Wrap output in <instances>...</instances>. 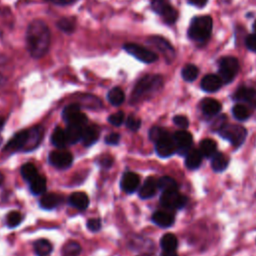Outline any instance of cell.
Wrapping results in <instances>:
<instances>
[{"label": "cell", "instance_id": "obj_31", "mask_svg": "<svg viewBox=\"0 0 256 256\" xmlns=\"http://www.w3.org/2000/svg\"><path fill=\"white\" fill-rule=\"evenodd\" d=\"M29 186L30 191L34 195H42L46 190V179L43 176L38 175L36 178L29 182Z\"/></svg>", "mask_w": 256, "mask_h": 256}, {"label": "cell", "instance_id": "obj_26", "mask_svg": "<svg viewBox=\"0 0 256 256\" xmlns=\"http://www.w3.org/2000/svg\"><path fill=\"white\" fill-rule=\"evenodd\" d=\"M199 151L202 156L212 158L217 153V145L212 139H203L199 144Z\"/></svg>", "mask_w": 256, "mask_h": 256}, {"label": "cell", "instance_id": "obj_4", "mask_svg": "<svg viewBox=\"0 0 256 256\" xmlns=\"http://www.w3.org/2000/svg\"><path fill=\"white\" fill-rule=\"evenodd\" d=\"M219 77L224 84H228L237 75L239 71V61L233 56H225L219 60Z\"/></svg>", "mask_w": 256, "mask_h": 256}, {"label": "cell", "instance_id": "obj_20", "mask_svg": "<svg viewBox=\"0 0 256 256\" xmlns=\"http://www.w3.org/2000/svg\"><path fill=\"white\" fill-rule=\"evenodd\" d=\"M152 221L162 228H168L174 223L173 214L166 211H156L152 215Z\"/></svg>", "mask_w": 256, "mask_h": 256}, {"label": "cell", "instance_id": "obj_1", "mask_svg": "<svg viewBox=\"0 0 256 256\" xmlns=\"http://www.w3.org/2000/svg\"><path fill=\"white\" fill-rule=\"evenodd\" d=\"M50 39V31L45 22L34 20L29 24L26 32V44L31 56L34 58L44 56L49 49Z\"/></svg>", "mask_w": 256, "mask_h": 256}, {"label": "cell", "instance_id": "obj_9", "mask_svg": "<svg viewBox=\"0 0 256 256\" xmlns=\"http://www.w3.org/2000/svg\"><path fill=\"white\" fill-rule=\"evenodd\" d=\"M155 150L160 157H169L173 155L177 151V146L173 136L168 132L163 135L155 142Z\"/></svg>", "mask_w": 256, "mask_h": 256}, {"label": "cell", "instance_id": "obj_48", "mask_svg": "<svg viewBox=\"0 0 256 256\" xmlns=\"http://www.w3.org/2000/svg\"><path fill=\"white\" fill-rule=\"evenodd\" d=\"M119 140H120V135L116 132L110 133L105 137V142L109 145H116V144H118Z\"/></svg>", "mask_w": 256, "mask_h": 256}, {"label": "cell", "instance_id": "obj_54", "mask_svg": "<svg viewBox=\"0 0 256 256\" xmlns=\"http://www.w3.org/2000/svg\"><path fill=\"white\" fill-rule=\"evenodd\" d=\"M253 31H254V34H256V20H255V22L253 24Z\"/></svg>", "mask_w": 256, "mask_h": 256}, {"label": "cell", "instance_id": "obj_25", "mask_svg": "<svg viewBox=\"0 0 256 256\" xmlns=\"http://www.w3.org/2000/svg\"><path fill=\"white\" fill-rule=\"evenodd\" d=\"M229 164V157L221 152H217L213 157L211 161L212 169L215 172H221L227 168Z\"/></svg>", "mask_w": 256, "mask_h": 256}, {"label": "cell", "instance_id": "obj_18", "mask_svg": "<svg viewBox=\"0 0 256 256\" xmlns=\"http://www.w3.org/2000/svg\"><path fill=\"white\" fill-rule=\"evenodd\" d=\"M43 135V128L41 126H36L32 129L28 130V139L26 146L24 148L25 151H30L35 149L40 143Z\"/></svg>", "mask_w": 256, "mask_h": 256}, {"label": "cell", "instance_id": "obj_13", "mask_svg": "<svg viewBox=\"0 0 256 256\" xmlns=\"http://www.w3.org/2000/svg\"><path fill=\"white\" fill-rule=\"evenodd\" d=\"M233 99L244 102L249 106L256 108V89L250 87H240L235 91Z\"/></svg>", "mask_w": 256, "mask_h": 256}, {"label": "cell", "instance_id": "obj_46", "mask_svg": "<svg viewBox=\"0 0 256 256\" xmlns=\"http://www.w3.org/2000/svg\"><path fill=\"white\" fill-rule=\"evenodd\" d=\"M225 121H226V116H225V115H221V116L217 117V118L213 121V123L211 124L212 130H214V131H219V130L226 124Z\"/></svg>", "mask_w": 256, "mask_h": 256}, {"label": "cell", "instance_id": "obj_40", "mask_svg": "<svg viewBox=\"0 0 256 256\" xmlns=\"http://www.w3.org/2000/svg\"><path fill=\"white\" fill-rule=\"evenodd\" d=\"M79 111H81L79 104H76V103L70 104V105L66 106V107L63 109V111H62L63 119L67 122L73 115H75V114L78 113Z\"/></svg>", "mask_w": 256, "mask_h": 256}, {"label": "cell", "instance_id": "obj_53", "mask_svg": "<svg viewBox=\"0 0 256 256\" xmlns=\"http://www.w3.org/2000/svg\"><path fill=\"white\" fill-rule=\"evenodd\" d=\"M3 125H4V119L0 118V131H1L2 128H3Z\"/></svg>", "mask_w": 256, "mask_h": 256}, {"label": "cell", "instance_id": "obj_15", "mask_svg": "<svg viewBox=\"0 0 256 256\" xmlns=\"http://www.w3.org/2000/svg\"><path fill=\"white\" fill-rule=\"evenodd\" d=\"M120 184L123 191H125L126 193H133L139 187L140 178L136 173L129 171L123 174Z\"/></svg>", "mask_w": 256, "mask_h": 256}, {"label": "cell", "instance_id": "obj_24", "mask_svg": "<svg viewBox=\"0 0 256 256\" xmlns=\"http://www.w3.org/2000/svg\"><path fill=\"white\" fill-rule=\"evenodd\" d=\"M185 165L189 169H197L202 162V154L199 150H189L185 155Z\"/></svg>", "mask_w": 256, "mask_h": 256}, {"label": "cell", "instance_id": "obj_52", "mask_svg": "<svg viewBox=\"0 0 256 256\" xmlns=\"http://www.w3.org/2000/svg\"><path fill=\"white\" fill-rule=\"evenodd\" d=\"M161 256H178V255L174 250V251H163Z\"/></svg>", "mask_w": 256, "mask_h": 256}, {"label": "cell", "instance_id": "obj_5", "mask_svg": "<svg viewBox=\"0 0 256 256\" xmlns=\"http://www.w3.org/2000/svg\"><path fill=\"white\" fill-rule=\"evenodd\" d=\"M218 133L222 138L228 140L235 147L240 146L247 136V130L243 126L237 124H225Z\"/></svg>", "mask_w": 256, "mask_h": 256}, {"label": "cell", "instance_id": "obj_29", "mask_svg": "<svg viewBox=\"0 0 256 256\" xmlns=\"http://www.w3.org/2000/svg\"><path fill=\"white\" fill-rule=\"evenodd\" d=\"M160 245L163 251H174L178 246V240L174 234L167 233L162 236Z\"/></svg>", "mask_w": 256, "mask_h": 256}, {"label": "cell", "instance_id": "obj_19", "mask_svg": "<svg viewBox=\"0 0 256 256\" xmlns=\"http://www.w3.org/2000/svg\"><path fill=\"white\" fill-rule=\"evenodd\" d=\"M157 189H158V185H157V181L155 180V178L154 177H148L145 180L144 184L140 187L139 197L142 198V199L151 198L152 196H154Z\"/></svg>", "mask_w": 256, "mask_h": 256}, {"label": "cell", "instance_id": "obj_49", "mask_svg": "<svg viewBox=\"0 0 256 256\" xmlns=\"http://www.w3.org/2000/svg\"><path fill=\"white\" fill-rule=\"evenodd\" d=\"M113 163V159L110 157V156H105L103 157L101 160H100V164L103 166V167H110L111 164Z\"/></svg>", "mask_w": 256, "mask_h": 256}, {"label": "cell", "instance_id": "obj_28", "mask_svg": "<svg viewBox=\"0 0 256 256\" xmlns=\"http://www.w3.org/2000/svg\"><path fill=\"white\" fill-rule=\"evenodd\" d=\"M51 142L52 144L57 148H63L68 142L66 137V132L61 127H56L54 131L52 132L51 136Z\"/></svg>", "mask_w": 256, "mask_h": 256}, {"label": "cell", "instance_id": "obj_37", "mask_svg": "<svg viewBox=\"0 0 256 256\" xmlns=\"http://www.w3.org/2000/svg\"><path fill=\"white\" fill-rule=\"evenodd\" d=\"M81 251V247L79 243L75 241H69L65 243L62 249V255L63 256H78Z\"/></svg>", "mask_w": 256, "mask_h": 256}, {"label": "cell", "instance_id": "obj_41", "mask_svg": "<svg viewBox=\"0 0 256 256\" xmlns=\"http://www.w3.org/2000/svg\"><path fill=\"white\" fill-rule=\"evenodd\" d=\"M124 118H125V114L122 111H118L116 113L111 114L108 117V122L110 124H112L113 126H120L123 122H124Z\"/></svg>", "mask_w": 256, "mask_h": 256}, {"label": "cell", "instance_id": "obj_32", "mask_svg": "<svg viewBox=\"0 0 256 256\" xmlns=\"http://www.w3.org/2000/svg\"><path fill=\"white\" fill-rule=\"evenodd\" d=\"M107 98H108V101L114 105V106H119L121 105L123 102H124V99H125V94L124 92L122 91L121 88L119 87H114L112 88L108 94H107Z\"/></svg>", "mask_w": 256, "mask_h": 256}, {"label": "cell", "instance_id": "obj_22", "mask_svg": "<svg viewBox=\"0 0 256 256\" xmlns=\"http://www.w3.org/2000/svg\"><path fill=\"white\" fill-rule=\"evenodd\" d=\"M84 126L77 125V124H67V127L65 129L67 142L69 144H75L79 142L82 138V132H83Z\"/></svg>", "mask_w": 256, "mask_h": 256}, {"label": "cell", "instance_id": "obj_33", "mask_svg": "<svg viewBox=\"0 0 256 256\" xmlns=\"http://www.w3.org/2000/svg\"><path fill=\"white\" fill-rule=\"evenodd\" d=\"M157 185L158 188L160 190H162V192L165 191H174V190H178V184L177 182L169 177V176H163L161 177L158 181H157Z\"/></svg>", "mask_w": 256, "mask_h": 256}, {"label": "cell", "instance_id": "obj_17", "mask_svg": "<svg viewBox=\"0 0 256 256\" xmlns=\"http://www.w3.org/2000/svg\"><path fill=\"white\" fill-rule=\"evenodd\" d=\"M201 110L205 116H216L221 110V103L213 98H205L201 101Z\"/></svg>", "mask_w": 256, "mask_h": 256}, {"label": "cell", "instance_id": "obj_38", "mask_svg": "<svg viewBox=\"0 0 256 256\" xmlns=\"http://www.w3.org/2000/svg\"><path fill=\"white\" fill-rule=\"evenodd\" d=\"M57 26L59 29H61L62 31H64L65 33H72L75 30V22L73 19L71 18H61L58 22H57Z\"/></svg>", "mask_w": 256, "mask_h": 256}, {"label": "cell", "instance_id": "obj_21", "mask_svg": "<svg viewBox=\"0 0 256 256\" xmlns=\"http://www.w3.org/2000/svg\"><path fill=\"white\" fill-rule=\"evenodd\" d=\"M99 138V129L96 126H84L82 132V142L86 147H89L97 142Z\"/></svg>", "mask_w": 256, "mask_h": 256}, {"label": "cell", "instance_id": "obj_30", "mask_svg": "<svg viewBox=\"0 0 256 256\" xmlns=\"http://www.w3.org/2000/svg\"><path fill=\"white\" fill-rule=\"evenodd\" d=\"M52 249V244L46 239H39L34 242V251L37 256H48Z\"/></svg>", "mask_w": 256, "mask_h": 256}, {"label": "cell", "instance_id": "obj_39", "mask_svg": "<svg viewBox=\"0 0 256 256\" xmlns=\"http://www.w3.org/2000/svg\"><path fill=\"white\" fill-rule=\"evenodd\" d=\"M21 214L17 211H11L6 216V224L9 228H15L21 223Z\"/></svg>", "mask_w": 256, "mask_h": 256}, {"label": "cell", "instance_id": "obj_16", "mask_svg": "<svg viewBox=\"0 0 256 256\" xmlns=\"http://www.w3.org/2000/svg\"><path fill=\"white\" fill-rule=\"evenodd\" d=\"M222 84L223 82L218 75L208 74L202 78L200 85L202 90L206 92H216L221 88Z\"/></svg>", "mask_w": 256, "mask_h": 256}, {"label": "cell", "instance_id": "obj_11", "mask_svg": "<svg viewBox=\"0 0 256 256\" xmlns=\"http://www.w3.org/2000/svg\"><path fill=\"white\" fill-rule=\"evenodd\" d=\"M73 161V156L70 152L66 150H56L49 154V162L51 165L59 168L65 169L68 168Z\"/></svg>", "mask_w": 256, "mask_h": 256}, {"label": "cell", "instance_id": "obj_50", "mask_svg": "<svg viewBox=\"0 0 256 256\" xmlns=\"http://www.w3.org/2000/svg\"><path fill=\"white\" fill-rule=\"evenodd\" d=\"M207 1H208V0H188V2H189L190 4H192V5L196 6V7H199V8L205 6L206 3H207Z\"/></svg>", "mask_w": 256, "mask_h": 256}, {"label": "cell", "instance_id": "obj_8", "mask_svg": "<svg viewBox=\"0 0 256 256\" xmlns=\"http://www.w3.org/2000/svg\"><path fill=\"white\" fill-rule=\"evenodd\" d=\"M188 202V198L185 195H182L178 190L174 191H165L162 192L160 196V203L162 206L168 209H181Z\"/></svg>", "mask_w": 256, "mask_h": 256}, {"label": "cell", "instance_id": "obj_2", "mask_svg": "<svg viewBox=\"0 0 256 256\" xmlns=\"http://www.w3.org/2000/svg\"><path fill=\"white\" fill-rule=\"evenodd\" d=\"M162 84L163 79L160 75H145L136 83L131 93V102L137 103L149 98L162 87Z\"/></svg>", "mask_w": 256, "mask_h": 256}, {"label": "cell", "instance_id": "obj_10", "mask_svg": "<svg viewBox=\"0 0 256 256\" xmlns=\"http://www.w3.org/2000/svg\"><path fill=\"white\" fill-rule=\"evenodd\" d=\"M148 42L156 47L165 57L166 61L170 63L175 57V50L169 41L160 36H152L148 39Z\"/></svg>", "mask_w": 256, "mask_h": 256}, {"label": "cell", "instance_id": "obj_42", "mask_svg": "<svg viewBox=\"0 0 256 256\" xmlns=\"http://www.w3.org/2000/svg\"><path fill=\"white\" fill-rule=\"evenodd\" d=\"M126 126L132 131H137L141 126V120L134 115H130L126 120Z\"/></svg>", "mask_w": 256, "mask_h": 256}, {"label": "cell", "instance_id": "obj_14", "mask_svg": "<svg viewBox=\"0 0 256 256\" xmlns=\"http://www.w3.org/2000/svg\"><path fill=\"white\" fill-rule=\"evenodd\" d=\"M27 139H28V130L19 131L6 144L5 150L10 152L24 150L27 143Z\"/></svg>", "mask_w": 256, "mask_h": 256}, {"label": "cell", "instance_id": "obj_7", "mask_svg": "<svg viewBox=\"0 0 256 256\" xmlns=\"http://www.w3.org/2000/svg\"><path fill=\"white\" fill-rule=\"evenodd\" d=\"M124 50L130 55L134 56L136 59L144 62V63H153L158 59V56L153 51L140 46L135 43H126L123 46Z\"/></svg>", "mask_w": 256, "mask_h": 256}, {"label": "cell", "instance_id": "obj_45", "mask_svg": "<svg viewBox=\"0 0 256 256\" xmlns=\"http://www.w3.org/2000/svg\"><path fill=\"white\" fill-rule=\"evenodd\" d=\"M87 228L92 232H97L101 228V220L99 218H91L87 221Z\"/></svg>", "mask_w": 256, "mask_h": 256}, {"label": "cell", "instance_id": "obj_51", "mask_svg": "<svg viewBox=\"0 0 256 256\" xmlns=\"http://www.w3.org/2000/svg\"><path fill=\"white\" fill-rule=\"evenodd\" d=\"M48 2H52L54 4H58V5H68L71 4L73 2H75L76 0H45Z\"/></svg>", "mask_w": 256, "mask_h": 256}, {"label": "cell", "instance_id": "obj_43", "mask_svg": "<svg viewBox=\"0 0 256 256\" xmlns=\"http://www.w3.org/2000/svg\"><path fill=\"white\" fill-rule=\"evenodd\" d=\"M166 133H167V131L161 127H153L149 132V138H150V140H152L155 143L158 139H160Z\"/></svg>", "mask_w": 256, "mask_h": 256}, {"label": "cell", "instance_id": "obj_34", "mask_svg": "<svg viewBox=\"0 0 256 256\" xmlns=\"http://www.w3.org/2000/svg\"><path fill=\"white\" fill-rule=\"evenodd\" d=\"M198 74H199V70H198L197 66H195L194 64L185 65L182 69V72H181L182 78L187 82L194 81L197 78Z\"/></svg>", "mask_w": 256, "mask_h": 256}, {"label": "cell", "instance_id": "obj_35", "mask_svg": "<svg viewBox=\"0 0 256 256\" xmlns=\"http://www.w3.org/2000/svg\"><path fill=\"white\" fill-rule=\"evenodd\" d=\"M21 175L22 177L29 183L30 181H32L34 178H36L39 174L37 171V168L31 164V163H25L22 167H21Z\"/></svg>", "mask_w": 256, "mask_h": 256}, {"label": "cell", "instance_id": "obj_47", "mask_svg": "<svg viewBox=\"0 0 256 256\" xmlns=\"http://www.w3.org/2000/svg\"><path fill=\"white\" fill-rule=\"evenodd\" d=\"M246 47L253 52H256V34H250L246 37L245 40Z\"/></svg>", "mask_w": 256, "mask_h": 256}, {"label": "cell", "instance_id": "obj_36", "mask_svg": "<svg viewBox=\"0 0 256 256\" xmlns=\"http://www.w3.org/2000/svg\"><path fill=\"white\" fill-rule=\"evenodd\" d=\"M232 113L237 120L244 121L250 117V110L243 104H236L232 108Z\"/></svg>", "mask_w": 256, "mask_h": 256}, {"label": "cell", "instance_id": "obj_3", "mask_svg": "<svg viewBox=\"0 0 256 256\" xmlns=\"http://www.w3.org/2000/svg\"><path fill=\"white\" fill-rule=\"evenodd\" d=\"M212 24L213 21L209 15L194 17L188 28V37L198 42L206 40L211 34Z\"/></svg>", "mask_w": 256, "mask_h": 256}, {"label": "cell", "instance_id": "obj_27", "mask_svg": "<svg viewBox=\"0 0 256 256\" xmlns=\"http://www.w3.org/2000/svg\"><path fill=\"white\" fill-rule=\"evenodd\" d=\"M39 203L42 208L50 210L59 205L60 197L54 193H46V194L42 195Z\"/></svg>", "mask_w": 256, "mask_h": 256}, {"label": "cell", "instance_id": "obj_44", "mask_svg": "<svg viewBox=\"0 0 256 256\" xmlns=\"http://www.w3.org/2000/svg\"><path fill=\"white\" fill-rule=\"evenodd\" d=\"M173 122L175 125H177L178 127L182 128V129H186L188 126H189V121H188V118L186 116H183V115H177V116H174L173 118Z\"/></svg>", "mask_w": 256, "mask_h": 256}, {"label": "cell", "instance_id": "obj_23", "mask_svg": "<svg viewBox=\"0 0 256 256\" xmlns=\"http://www.w3.org/2000/svg\"><path fill=\"white\" fill-rule=\"evenodd\" d=\"M69 203L78 210H84L89 205V198L84 192H74L69 197Z\"/></svg>", "mask_w": 256, "mask_h": 256}, {"label": "cell", "instance_id": "obj_6", "mask_svg": "<svg viewBox=\"0 0 256 256\" xmlns=\"http://www.w3.org/2000/svg\"><path fill=\"white\" fill-rule=\"evenodd\" d=\"M151 6L167 24H173L178 18L177 10L171 6L168 0H151Z\"/></svg>", "mask_w": 256, "mask_h": 256}, {"label": "cell", "instance_id": "obj_12", "mask_svg": "<svg viewBox=\"0 0 256 256\" xmlns=\"http://www.w3.org/2000/svg\"><path fill=\"white\" fill-rule=\"evenodd\" d=\"M173 138L177 146L176 152L179 153L180 155H186L190 150V147L193 142L192 135L185 130H180L174 133Z\"/></svg>", "mask_w": 256, "mask_h": 256}]
</instances>
